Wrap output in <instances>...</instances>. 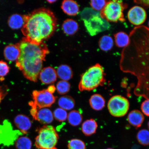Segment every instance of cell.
Here are the masks:
<instances>
[{"label":"cell","instance_id":"obj_36","mask_svg":"<svg viewBox=\"0 0 149 149\" xmlns=\"http://www.w3.org/2000/svg\"><path fill=\"white\" fill-rule=\"evenodd\" d=\"M140 4L149 7V1H138Z\"/></svg>","mask_w":149,"mask_h":149},{"label":"cell","instance_id":"obj_10","mask_svg":"<svg viewBox=\"0 0 149 149\" xmlns=\"http://www.w3.org/2000/svg\"><path fill=\"white\" fill-rule=\"evenodd\" d=\"M23 134L19 130H14L11 123L5 120L0 125V145L9 146L13 145L17 140Z\"/></svg>","mask_w":149,"mask_h":149},{"label":"cell","instance_id":"obj_13","mask_svg":"<svg viewBox=\"0 0 149 149\" xmlns=\"http://www.w3.org/2000/svg\"><path fill=\"white\" fill-rule=\"evenodd\" d=\"M56 71L51 67L44 68L41 71L39 77L41 81L45 84H51L56 81Z\"/></svg>","mask_w":149,"mask_h":149},{"label":"cell","instance_id":"obj_18","mask_svg":"<svg viewBox=\"0 0 149 149\" xmlns=\"http://www.w3.org/2000/svg\"><path fill=\"white\" fill-rule=\"evenodd\" d=\"M89 103L92 109L95 111H100L103 109L105 105V101L101 95L96 94L91 96Z\"/></svg>","mask_w":149,"mask_h":149},{"label":"cell","instance_id":"obj_24","mask_svg":"<svg viewBox=\"0 0 149 149\" xmlns=\"http://www.w3.org/2000/svg\"><path fill=\"white\" fill-rule=\"evenodd\" d=\"M68 120L69 124L73 126H77L81 123L83 117L79 111L73 110L68 114Z\"/></svg>","mask_w":149,"mask_h":149},{"label":"cell","instance_id":"obj_4","mask_svg":"<svg viewBox=\"0 0 149 149\" xmlns=\"http://www.w3.org/2000/svg\"><path fill=\"white\" fill-rule=\"evenodd\" d=\"M81 16L86 29L91 36H96L110 29V24L102 16L101 13L92 8H85L81 12Z\"/></svg>","mask_w":149,"mask_h":149},{"label":"cell","instance_id":"obj_28","mask_svg":"<svg viewBox=\"0 0 149 149\" xmlns=\"http://www.w3.org/2000/svg\"><path fill=\"white\" fill-rule=\"evenodd\" d=\"M138 141L141 145L148 146L149 145V130L142 129L138 132L137 135Z\"/></svg>","mask_w":149,"mask_h":149},{"label":"cell","instance_id":"obj_37","mask_svg":"<svg viewBox=\"0 0 149 149\" xmlns=\"http://www.w3.org/2000/svg\"><path fill=\"white\" fill-rule=\"evenodd\" d=\"M3 97H4V94L1 91L0 92V102H1V100L3 99Z\"/></svg>","mask_w":149,"mask_h":149},{"label":"cell","instance_id":"obj_19","mask_svg":"<svg viewBox=\"0 0 149 149\" xmlns=\"http://www.w3.org/2000/svg\"><path fill=\"white\" fill-rule=\"evenodd\" d=\"M97 127L96 121L91 119L84 122L81 126V130L85 136H90L96 133Z\"/></svg>","mask_w":149,"mask_h":149},{"label":"cell","instance_id":"obj_9","mask_svg":"<svg viewBox=\"0 0 149 149\" xmlns=\"http://www.w3.org/2000/svg\"><path fill=\"white\" fill-rule=\"evenodd\" d=\"M32 95L33 101L29 103L31 108L40 109L49 107L54 103L56 101V97L47 89L33 91Z\"/></svg>","mask_w":149,"mask_h":149},{"label":"cell","instance_id":"obj_1","mask_svg":"<svg viewBox=\"0 0 149 149\" xmlns=\"http://www.w3.org/2000/svg\"><path fill=\"white\" fill-rule=\"evenodd\" d=\"M130 42L121 54L120 66L124 72L136 76V96L149 99V29L136 26L130 33Z\"/></svg>","mask_w":149,"mask_h":149},{"label":"cell","instance_id":"obj_2","mask_svg":"<svg viewBox=\"0 0 149 149\" xmlns=\"http://www.w3.org/2000/svg\"><path fill=\"white\" fill-rule=\"evenodd\" d=\"M25 24L22 31L24 40L33 44H39L52 36L57 27V20L49 9H36L24 15Z\"/></svg>","mask_w":149,"mask_h":149},{"label":"cell","instance_id":"obj_8","mask_svg":"<svg viewBox=\"0 0 149 149\" xmlns=\"http://www.w3.org/2000/svg\"><path fill=\"white\" fill-rule=\"evenodd\" d=\"M107 107L112 116L122 117L125 116L129 110V102L127 99L123 96L116 95L110 99Z\"/></svg>","mask_w":149,"mask_h":149},{"label":"cell","instance_id":"obj_34","mask_svg":"<svg viewBox=\"0 0 149 149\" xmlns=\"http://www.w3.org/2000/svg\"><path fill=\"white\" fill-rule=\"evenodd\" d=\"M141 109L143 114L149 116V99H146L142 102Z\"/></svg>","mask_w":149,"mask_h":149},{"label":"cell","instance_id":"obj_6","mask_svg":"<svg viewBox=\"0 0 149 149\" xmlns=\"http://www.w3.org/2000/svg\"><path fill=\"white\" fill-rule=\"evenodd\" d=\"M58 135L53 126L45 125L40 128L35 138V146L38 149H57Z\"/></svg>","mask_w":149,"mask_h":149},{"label":"cell","instance_id":"obj_41","mask_svg":"<svg viewBox=\"0 0 149 149\" xmlns=\"http://www.w3.org/2000/svg\"><path fill=\"white\" fill-rule=\"evenodd\" d=\"M0 81H1V80H0ZM1 87H0V92H1Z\"/></svg>","mask_w":149,"mask_h":149},{"label":"cell","instance_id":"obj_32","mask_svg":"<svg viewBox=\"0 0 149 149\" xmlns=\"http://www.w3.org/2000/svg\"><path fill=\"white\" fill-rule=\"evenodd\" d=\"M10 68L7 63L0 61V80H3V77L8 73Z\"/></svg>","mask_w":149,"mask_h":149},{"label":"cell","instance_id":"obj_42","mask_svg":"<svg viewBox=\"0 0 149 149\" xmlns=\"http://www.w3.org/2000/svg\"><path fill=\"white\" fill-rule=\"evenodd\" d=\"M148 26H149V21L148 22Z\"/></svg>","mask_w":149,"mask_h":149},{"label":"cell","instance_id":"obj_25","mask_svg":"<svg viewBox=\"0 0 149 149\" xmlns=\"http://www.w3.org/2000/svg\"><path fill=\"white\" fill-rule=\"evenodd\" d=\"M115 41L117 46L120 47H125L130 42V37L126 33L119 32L115 34Z\"/></svg>","mask_w":149,"mask_h":149},{"label":"cell","instance_id":"obj_20","mask_svg":"<svg viewBox=\"0 0 149 149\" xmlns=\"http://www.w3.org/2000/svg\"><path fill=\"white\" fill-rule=\"evenodd\" d=\"M25 22L24 15L22 16L18 14H14L9 17L8 24L11 29H17L23 28Z\"/></svg>","mask_w":149,"mask_h":149},{"label":"cell","instance_id":"obj_16","mask_svg":"<svg viewBox=\"0 0 149 149\" xmlns=\"http://www.w3.org/2000/svg\"><path fill=\"white\" fill-rule=\"evenodd\" d=\"M3 54L6 60L13 61L17 60L20 51L17 45L10 44L6 47Z\"/></svg>","mask_w":149,"mask_h":149},{"label":"cell","instance_id":"obj_17","mask_svg":"<svg viewBox=\"0 0 149 149\" xmlns=\"http://www.w3.org/2000/svg\"><path fill=\"white\" fill-rule=\"evenodd\" d=\"M61 8L65 14L70 16H75L79 12V5L76 1L71 0L63 1Z\"/></svg>","mask_w":149,"mask_h":149},{"label":"cell","instance_id":"obj_35","mask_svg":"<svg viewBox=\"0 0 149 149\" xmlns=\"http://www.w3.org/2000/svg\"><path fill=\"white\" fill-rule=\"evenodd\" d=\"M56 89V87L54 85H51L48 87L47 90L50 93L53 94L55 92Z\"/></svg>","mask_w":149,"mask_h":149},{"label":"cell","instance_id":"obj_22","mask_svg":"<svg viewBox=\"0 0 149 149\" xmlns=\"http://www.w3.org/2000/svg\"><path fill=\"white\" fill-rule=\"evenodd\" d=\"M57 75L63 81H68L72 79L73 75L71 68L68 65H62L57 68Z\"/></svg>","mask_w":149,"mask_h":149},{"label":"cell","instance_id":"obj_33","mask_svg":"<svg viewBox=\"0 0 149 149\" xmlns=\"http://www.w3.org/2000/svg\"><path fill=\"white\" fill-rule=\"evenodd\" d=\"M106 3L105 1H92L90 3L92 8L98 12L104 9Z\"/></svg>","mask_w":149,"mask_h":149},{"label":"cell","instance_id":"obj_12","mask_svg":"<svg viewBox=\"0 0 149 149\" xmlns=\"http://www.w3.org/2000/svg\"><path fill=\"white\" fill-rule=\"evenodd\" d=\"M127 16L130 23L139 26L144 23L146 19L147 14L143 7L137 6L130 9Z\"/></svg>","mask_w":149,"mask_h":149},{"label":"cell","instance_id":"obj_30","mask_svg":"<svg viewBox=\"0 0 149 149\" xmlns=\"http://www.w3.org/2000/svg\"><path fill=\"white\" fill-rule=\"evenodd\" d=\"M53 114L54 118L59 122H64L68 118V114L66 111L61 108L56 109Z\"/></svg>","mask_w":149,"mask_h":149},{"label":"cell","instance_id":"obj_31","mask_svg":"<svg viewBox=\"0 0 149 149\" xmlns=\"http://www.w3.org/2000/svg\"><path fill=\"white\" fill-rule=\"evenodd\" d=\"M68 149H86L85 143L81 139H73L71 140L68 144Z\"/></svg>","mask_w":149,"mask_h":149},{"label":"cell","instance_id":"obj_15","mask_svg":"<svg viewBox=\"0 0 149 149\" xmlns=\"http://www.w3.org/2000/svg\"><path fill=\"white\" fill-rule=\"evenodd\" d=\"M144 120V116L142 112L135 110L131 111L128 115L127 120L132 126L139 128L142 125Z\"/></svg>","mask_w":149,"mask_h":149},{"label":"cell","instance_id":"obj_27","mask_svg":"<svg viewBox=\"0 0 149 149\" xmlns=\"http://www.w3.org/2000/svg\"><path fill=\"white\" fill-rule=\"evenodd\" d=\"M15 143L17 149H31L32 148V142L30 139L27 137L18 138Z\"/></svg>","mask_w":149,"mask_h":149},{"label":"cell","instance_id":"obj_23","mask_svg":"<svg viewBox=\"0 0 149 149\" xmlns=\"http://www.w3.org/2000/svg\"><path fill=\"white\" fill-rule=\"evenodd\" d=\"M58 104L61 109L66 111H70L74 108L75 106V102L71 97L64 96L59 99Z\"/></svg>","mask_w":149,"mask_h":149},{"label":"cell","instance_id":"obj_39","mask_svg":"<svg viewBox=\"0 0 149 149\" xmlns=\"http://www.w3.org/2000/svg\"><path fill=\"white\" fill-rule=\"evenodd\" d=\"M148 129H149V122L148 123Z\"/></svg>","mask_w":149,"mask_h":149},{"label":"cell","instance_id":"obj_21","mask_svg":"<svg viewBox=\"0 0 149 149\" xmlns=\"http://www.w3.org/2000/svg\"><path fill=\"white\" fill-rule=\"evenodd\" d=\"M79 25L77 22L72 19L65 20L62 25V29L64 33L67 35L74 34L79 29Z\"/></svg>","mask_w":149,"mask_h":149},{"label":"cell","instance_id":"obj_5","mask_svg":"<svg viewBox=\"0 0 149 149\" xmlns=\"http://www.w3.org/2000/svg\"><path fill=\"white\" fill-rule=\"evenodd\" d=\"M105 81L103 69L99 64H96L83 74L79 88L81 92L92 91L103 85Z\"/></svg>","mask_w":149,"mask_h":149},{"label":"cell","instance_id":"obj_3","mask_svg":"<svg viewBox=\"0 0 149 149\" xmlns=\"http://www.w3.org/2000/svg\"><path fill=\"white\" fill-rule=\"evenodd\" d=\"M20 51L16 66L24 77L36 82L42 69L43 61L49 53L47 46L42 42L39 44L32 43L23 39L17 44Z\"/></svg>","mask_w":149,"mask_h":149},{"label":"cell","instance_id":"obj_11","mask_svg":"<svg viewBox=\"0 0 149 149\" xmlns=\"http://www.w3.org/2000/svg\"><path fill=\"white\" fill-rule=\"evenodd\" d=\"M30 112L33 118L40 123L47 125L51 124L53 122L54 118L53 113L47 108L40 109L31 108Z\"/></svg>","mask_w":149,"mask_h":149},{"label":"cell","instance_id":"obj_29","mask_svg":"<svg viewBox=\"0 0 149 149\" xmlns=\"http://www.w3.org/2000/svg\"><path fill=\"white\" fill-rule=\"evenodd\" d=\"M70 85L67 81L61 80L57 83L56 86V89L59 94L63 95L67 94L70 91Z\"/></svg>","mask_w":149,"mask_h":149},{"label":"cell","instance_id":"obj_14","mask_svg":"<svg viewBox=\"0 0 149 149\" xmlns=\"http://www.w3.org/2000/svg\"><path fill=\"white\" fill-rule=\"evenodd\" d=\"M15 125L23 134H26L30 129L31 123L30 119L25 115L19 114L15 117Z\"/></svg>","mask_w":149,"mask_h":149},{"label":"cell","instance_id":"obj_40","mask_svg":"<svg viewBox=\"0 0 149 149\" xmlns=\"http://www.w3.org/2000/svg\"><path fill=\"white\" fill-rule=\"evenodd\" d=\"M113 149V148H107V149Z\"/></svg>","mask_w":149,"mask_h":149},{"label":"cell","instance_id":"obj_26","mask_svg":"<svg viewBox=\"0 0 149 149\" xmlns=\"http://www.w3.org/2000/svg\"><path fill=\"white\" fill-rule=\"evenodd\" d=\"M113 39L111 36L105 35L101 37L99 41L100 47L102 51H108L113 48Z\"/></svg>","mask_w":149,"mask_h":149},{"label":"cell","instance_id":"obj_38","mask_svg":"<svg viewBox=\"0 0 149 149\" xmlns=\"http://www.w3.org/2000/svg\"><path fill=\"white\" fill-rule=\"evenodd\" d=\"M47 2L49 3H52L55 2L56 1H54V0H53V1H51V0H49V1H47Z\"/></svg>","mask_w":149,"mask_h":149},{"label":"cell","instance_id":"obj_7","mask_svg":"<svg viewBox=\"0 0 149 149\" xmlns=\"http://www.w3.org/2000/svg\"><path fill=\"white\" fill-rule=\"evenodd\" d=\"M124 6L122 1H112L106 3L102 9V14L108 22H123Z\"/></svg>","mask_w":149,"mask_h":149}]
</instances>
